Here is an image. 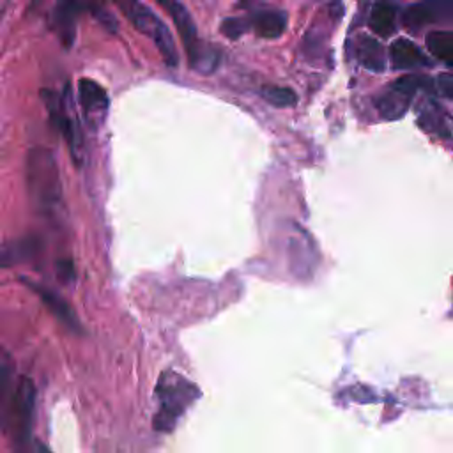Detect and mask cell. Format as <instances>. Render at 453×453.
I'll list each match as a JSON object with an SVG mask.
<instances>
[{"instance_id": "1", "label": "cell", "mask_w": 453, "mask_h": 453, "mask_svg": "<svg viewBox=\"0 0 453 453\" xmlns=\"http://www.w3.org/2000/svg\"><path fill=\"white\" fill-rule=\"evenodd\" d=\"M200 398V389L184 375L165 370L154 389L156 412L152 416V426L157 432H172L186 411Z\"/></svg>"}, {"instance_id": "2", "label": "cell", "mask_w": 453, "mask_h": 453, "mask_svg": "<svg viewBox=\"0 0 453 453\" xmlns=\"http://www.w3.org/2000/svg\"><path fill=\"white\" fill-rule=\"evenodd\" d=\"M27 184L39 211L55 214L62 207V184L53 154L44 147H34L27 159Z\"/></svg>"}, {"instance_id": "3", "label": "cell", "mask_w": 453, "mask_h": 453, "mask_svg": "<svg viewBox=\"0 0 453 453\" xmlns=\"http://www.w3.org/2000/svg\"><path fill=\"white\" fill-rule=\"evenodd\" d=\"M156 2L168 12L173 25L177 27L189 65L198 73H212L219 64V55L214 48H207L205 44L200 42L196 27L188 9L179 0H156Z\"/></svg>"}, {"instance_id": "4", "label": "cell", "mask_w": 453, "mask_h": 453, "mask_svg": "<svg viewBox=\"0 0 453 453\" xmlns=\"http://www.w3.org/2000/svg\"><path fill=\"white\" fill-rule=\"evenodd\" d=\"M119 4L124 14L127 16V19L131 21V25L156 44L165 64L168 67H177L179 64L177 46L170 28L163 23V19L140 0H119Z\"/></svg>"}, {"instance_id": "5", "label": "cell", "mask_w": 453, "mask_h": 453, "mask_svg": "<svg viewBox=\"0 0 453 453\" xmlns=\"http://www.w3.org/2000/svg\"><path fill=\"white\" fill-rule=\"evenodd\" d=\"M35 416V386L28 377H21L12 391L7 425L12 434V441L16 444V453H28V448L34 446L30 442L32 423Z\"/></svg>"}, {"instance_id": "6", "label": "cell", "mask_w": 453, "mask_h": 453, "mask_svg": "<svg viewBox=\"0 0 453 453\" xmlns=\"http://www.w3.org/2000/svg\"><path fill=\"white\" fill-rule=\"evenodd\" d=\"M425 85H428L426 76H418V74L402 76L400 80L391 83L377 97V110L380 113V117L386 120L402 119L407 113L416 90Z\"/></svg>"}, {"instance_id": "7", "label": "cell", "mask_w": 453, "mask_h": 453, "mask_svg": "<svg viewBox=\"0 0 453 453\" xmlns=\"http://www.w3.org/2000/svg\"><path fill=\"white\" fill-rule=\"evenodd\" d=\"M42 99H44V104H46V110L50 113V119H51L53 126L65 138V142L69 145V150H71V156L78 165L81 161L83 142H81V136H80V129L76 127L74 115L69 108L71 104H69L67 94L58 96L53 90H42Z\"/></svg>"}, {"instance_id": "8", "label": "cell", "mask_w": 453, "mask_h": 453, "mask_svg": "<svg viewBox=\"0 0 453 453\" xmlns=\"http://www.w3.org/2000/svg\"><path fill=\"white\" fill-rule=\"evenodd\" d=\"M99 0H58L53 12V30L60 42L71 48L76 35V21L85 12H96Z\"/></svg>"}, {"instance_id": "9", "label": "cell", "mask_w": 453, "mask_h": 453, "mask_svg": "<svg viewBox=\"0 0 453 453\" xmlns=\"http://www.w3.org/2000/svg\"><path fill=\"white\" fill-rule=\"evenodd\" d=\"M78 103L87 122L92 127H99L110 106V97L104 87L90 78H81L78 81Z\"/></svg>"}, {"instance_id": "10", "label": "cell", "mask_w": 453, "mask_h": 453, "mask_svg": "<svg viewBox=\"0 0 453 453\" xmlns=\"http://www.w3.org/2000/svg\"><path fill=\"white\" fill-rule=\"evenodd\" d=\"M430 23H453V0H423L403 12L407 28H421Z\"/></svg>"}, {"instance_id": "11", "label": "cell", "mask_w": 453, "mask_h": 453, "mask_svg": "<svg viewBox=\"0 0 453 453\" xmlns=\"http://www.w3.org/2000/svg\"><path fill=\"white\" fill-rule=\"evenodd\" d=\"M389 58L395 69H414V67L430 65V60L409 39L393 41L389 46Z\"/></svg>"}, {"instance_id": "12", "label": "cell", "mask_w": 453, "mask_h": 453, "mask_svg": "<svg viewBox=\"0 0 453 453\" xmlns=\"http://www.w3.org/2000/svg\"><path fill=\"white\" fill-rule=\"evenodd\" d=\"M23 281L42 299V303L48 306V310H50L58 320H62L65 326H69V327H73V329H78V327H80L74 311L71 310V306H69L57 292H53V290H50V288H46V287H41V285H37V283H32V281H28V280H23Z\"/></svg>"}, {"instance_id": "13", "label": "cell", "mask_w": 453, "mask_h": 453, "mask_svg": "<svg viewBox=\"0 0 453 453\" xmlns=\"http://www.w3.org/2000/svg\"><path fill=\"white\" fill-rule=\"evenodd\" d=\"M356 57L359 64L372 71V73H384L386 71V55L382 44L370 37V35H361L356 46Z\"/></svg>"}, {"instance_id": "14", "label": "cell", "mask_w": 453, "mask_h": 453, "mask_svg": "<svg viewBox=\"0 0 453 453\" xmlns=\"http://www.w3.org/2000/svg\"><path fill=\"white\" fill-rule=\"evenodd\" d=\"M395 18L396 9L388 0H375L370 9V19L368 25L372 32H375L380 37H389L395 32Z\"/></svg>"}, {"instance_id": "15", "label": "cell", "mask_w": 453, "mask_h": 453, "mask_svg": "<svg viewBox=\"0 0 453 453\" xmlns=\"http://www.w3.org/2000/svg\"><path fill=\"white\" fill-rule=\"evenodd\" d=\"M287 28V14L278 9L262 11L253 18V30L258 37L276 39Z\"/></svg>"}, {"instance_id": "16", "label": "cell", "mask_w": 453, "mask_h": 453, "mask_svg": "<svg viewBox=\"0 0 453 453\" xmlns=\"http://www.w3.org/2000/svg\"><path fill=\"white\" fill-rule=\"evenodd\" d=\"M35 251V242L30 241H14V242H2L0 244V269L16 265Z\"/></svg>"}, {"instance_id": "17", "label": "cell", "mask_w": 453, "mask_h": 453, "mask_svg": "<svg viewBox=\"0 0 453 453\" xmlns=\"http://www.w3.org/2000/svg\"><path fill=\"white\" fill-rule=\"evenodd\" d=\"M426 46L430 53L444 62L448 67L453 69V32L441 30V32H432L426 37Z\"/></svg>"}, {"instance_id": "18", "label": "cell", "mask_w": 453, "mask_h": 453, "mask_svg": "<svg viewBox=\"0 0 453 453\" xmlns=\"http://www.w3.org/2000/svg\"><path fill=\"white\" fill-rule=\"evenodd\" d=\"M260 96L273 106L278 108H288L297 103V94L288 87H278V85H264L260 88Z\"/></svg>"}, {"instance_id": "19", "label": "cell", "mask_w": 453, "mask_h": 453, "mask_svg": "<svg viewBox=\"0 0 453 453\" xmlns=\"http://www.w3.org/2000/svg\"><path fill=\"white\" fill-rule=\"evenodd\" d=\"M419 124H421L423 129H426V131H430V133H435V134H439V136H442V138L449 136V129L446 127L444 120L439 119L435 113H430V111L421 113V115H419Z\"/></svg>"}, {"instance_id": "20", "label": "cell", "mask_w": 453, "mask_h": 453, "mask_svg": "<svg viewBox=\"0 0 453 453\" xmlns=\"http://www.w3.org/2000/svg\"><path fill=\"white\" fill-rule=\"evenodd\" d=\"M248 28H250V23L246 19H242V18H226L221 23V32L228 39H239Z\"/></svg>"}, {"instance_id": "21", "label": "cell", "mask_w": 453, "mask_h": 453, "mask_svg": "<svg viewBox=\"0 0 453 453\" xmlns=\"http://www.w3.org/2000/svg\"><path fill=\"white\" fill-rule=\"evenodd\" d=\"M11 372H12V366H11L9 357L0 356V402H2V396L5 393L7 384L11 380Z\"/></svg>"}, {"instance_id": "22", "label": "cell", "mask_w": 453, "mask_h": 453, "mask_svg": "<svg viewBox=\"0 0 453 453\" xmlns=\"http://www.w3.org/2000/svg\"><path fill=\"white\" fill-rule=\"evenodd\" d=\"M437 87H439V90L442 92V96H446L448 99L453 101V74H449V73L439 74V78H437Z\"/></svg>"}, {"instance_id": "23", "label": "cell", "mask_w": 453, "mask_h": 453, "mask_svg": "<svg viewBox=\"0 0 453 453\" xmlns=\"http://www.w3.org/2000/svg\"><path fill=\"white\" fill-rule=\"evenodd\" d=\"M57 274L64 283H69L74 280V267L71 260H58L57 264Z\"/></svg>"}, {"instance_id": "24", "label": "cell", "mask_w": 453, "mask_h": 453, "mask_svg": "<svg viewBox=\"0 0 453 453\" xmlns=\"http://www.w3.org/2000/svg\"><path fill=\"white\" fill-rule=\"evenodd\" d=\"M34 453H51V451L48 449L46 444H42L41 441H35L34 442Z\"/></svg>"}]
</instances>
